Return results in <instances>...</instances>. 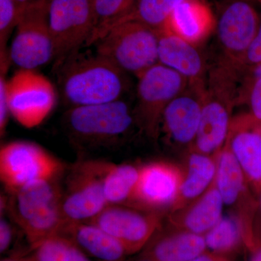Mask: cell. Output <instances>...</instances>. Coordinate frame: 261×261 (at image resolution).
Returning <instances> with one entry per match:
<instances>
[{
    "instance_id": "cell-29",
    "label": "cell",
    "mask_w": 261,
    "mask_h": 261,
    "mask_svg": "<svg viewBox=\"0 0 261 261\" xmlns=\"http://www.w3.org/2000/svg\"><path fill=\"white\" fill-rule=\"evenodd\" d=\"M25 7V6H24ZM24 7L14 0H0V45H1V69H6L7 61L10 58L6 53V42L13 29L16 28L20 13Z\"/></svg>"
},
{
    "instance_id": "cell-31",
    "label": "cell",
    "mask_w": 261,
    "mask_h": 261,
    "mask_svg": "<svg viewBox=\"0 0 261 261\" xmlns=\"http://www.w3.org/2000/svg\"><path fill=\"white\" fill-rule=\"evenodd\" d=\"M5 80L4 74L2 73L0 78V132L1 135L5 133V128L8 124V118L10 115L6 90H5Z\"/></svg>"
},
{
    "instance_id": "cell-19",
    "label": "cell",
    "mask_w": 261,
    "mask_h": 261,
    "mask_svg": "<svg viewBox=\"0 0 261 261\" xmlns=\"http://www.w3.org/2000/svg\"><path fill=\"white\" fill-rule=\"evenodd\" d=\"M216 20L203 0H185L172 12L163 30L194 45L203 42L216 29Z\"/></svg>"
},
{
    "instance_id": "cell-26",
    "label": "cell",
    "mask_w": 261,
    "mask_h": 261,
    "mask_svg": "<svg viewBox=\"0 0 261 261\" xmlns=\"http://www.w3.org/2000/svg\"><path fill=\"white\" fill-rule=\"evenodd\" d=\"M137 0H92L95 15V28L89 46L92 45L123 20Z\"/></svg>"
},
{
    "instance_id": "cell-9",
    "label": "cell",
    "mask_w": 261,
    "mask_h": 261,
    "mask_svg": "<svg viewBox=\"0 0 261 261\" xmlns=\"http://www.w3.org/2000/svg\"><path fill=\"white\" fill-rule=\"evenodd\" d=\"M106 162L75 164L62 188L61 205L67 223L89 222L108 205L103 188Z\"/></svg>"
},
{
    "instance_id": "cell-25",
    "label": "cell",
    "mask_w": 261,
    "mask_h": 261,
    "mask_svg": "<svg viewBox=\"0 0 261 261\" xmlns=\"http://www.w3.org/2000/svg\"><path fill=\"white\" fill-rule=\"evenodd\" d=\"M184 1L185 0H137L130 13L120 23L133 20L145 24L157 32H161L173 10Z\"/></svg>"
},
{
    "instance_id": "cell-2",
    "label": "cell",
    "mask_w": 261,
    "mask_h": 261,
    "mask_svg": "<svg viewBox=\"0 0 261 261\" xmlns=\"http://www.w3.org/2000/svg\"><path fill=\"white\" fill-rule=\"evenodd\" d=\"M58 180L32 182L12 195V215L32 250L60 234L66 224L62 210V188Z\"/></svg>"
},
{
    "instance_id": "cell-18",
    "label": "cell",
    "mask_w": 261,
    "mask_h": 261,
    "mask_svg": "<svg viewBox=\"0 0 261 261\" xmlns=\"http://www.w3.org/2000/svg\"><path fill=\"white\" fill-rule=\"evenodd\" d=\"M204 90L188 87L165 109L162 123L169 137L181 145L193 144L202 114Z\"/></svg>"
},
{
    "instance_id": "cell-36",
    "label": "cell",
    "mask_w": 261,
    "mask_h": 261,
    "mask_svg": "<svg viewBox=\"0 0 261 261\" xmlns=\"http://www.w3.org/2000/svg\"><path fill=\"white\" fill-rule=\"evenodd\" d=\"M252 69V77H253V82L257 79L261 77V63L257 66L254 67Z\"/></svg>"
},
{
    "instance_id": "cell-3",
    "label": "cell",
    "mask_w": 261,
    "mask_h": 261,
    "mask_svg": "<svg viewBox=\"0 0 261 261\" xmlns=\"http://www.w3.org/2000/svg\"><path fill=\"white\" fill-rule=\"evenodd\" d=\"M238 99L237 77L228 70L211 71L202 95V114L193 150L214 155L222 148L231 124V111Z\"/></svg>"
},
{
    "instance_id": "cell-37",
    "label": "cell",
    "mask_w": 261,
    "mask_h": 261,
    "mask_svg": "<svg viewBox=\"0 0 261 261\" xmlns=\"http://www.w3.org/2000/svg\"><path fill=\"white\" fill-rule=\"evenodd\" d=\"M14 1L20 6L24 7L34 3L36 0H14Z\"/></svg>"
},
{
    "instance_id": "cell-35",
    "label": "cell",
    "mask_w": 261,
    "mask_h": 261,
    "mask_svg": "<svg viewBox=\"0 0 261 261\" xmlns=\"http://www.w3.org/2000/svg\"><path fill=\"white\" fill-rule=\"evenodd\" d=\"M190 261H219V259L216 258L212 255H207V254L203 253L200 256L195 257Z\"/></svg>"
},
{
    "instance_id": "cell-22",
    "label": "cell",
    "mask_w": 261,
    "mask_h": 261,
    "mask_svg": "<svg viewBox=\"0 0 261 261\" xmlns=\"http://www.w3.org/2000/svg\"><path fill=\"white\" fill-rule=\"evenodd\" d=\"M206 247L204 235L181 230L156 238L143 257L152 261H190L205 253Z\"/></svg>"
},
{
    "instance_id": "cell-11",
    "label": "cell",
    "mask_w": 261,
    "mask_h": 261,
    "mask_svg": "<svg viewBox=\"0 0 261 261\" xmlns=\"http://www.w3.org/2000/svg\"><path fill=\"white\" fill-rule=\"evenodd\" d=\"M48 16L56 63L89 46L95 28L92 0H49Z\"/></svg>"
},
{
    "instance_id": "cell-12",
    "label": "cell",
    "mask_w": 261,
    "mask_h": 261,
    "mask_svg": "<svg viewBox=\"0 0 261 261\" xmlns=\"http://www.w3.org/2000/svg\"><path fill=\"white\" fill-rule=\"evenodd\" d=\"M161 214L126 205H108L91 224L118 240L128 255L140 251L159 231Z\"/></svg>"
},
{
    "instance_id": "cell-13",
    "label": "cell",
    "mask_w": 261,
    "mask_h": 261,
    "mask_svg": "<svg viewBox=\"0 0 261 261\" xmlns=\"http://www.w3.org/2000/svg\"><path fill=\"white\" fill-rule=\"evenodd\" d=\"M260 23L256 10L247 0H231L223 8L216 27L224 53L222 64L240 72V65Z\"/></svg>"
},
{
    "instance_id": "cell-17",
    "label": "cell",
    "mask_w": 261,
    "mask_h": 261,
    "mask_svg": "<svg viewBox=\"0 0 261 261\" xmlns=\"http://www.w3.org/2000/svg\"><path fill=\"white\" fill-rule=\"evenodd\" d=\"M159 61L183 75L192 88L205 89L206 66L195 45L166 30L159 32Z\"/></svg>"
},
{
    "instance_id": "cell-8",
    "label": "cell",
    "mask_w": 261,
    "mask_h": 261,
    "mask_svg": "<svg viewBox=\"0 0 261 261\" xmlns=\"http://www.w3.org/2000/svg\"><path fill=\"white\" fill-rule=\"evenodd\" d=\"M70 135L89 143H107L119 139L135 122L133 111L121 99L70 108L65 115Z\"/></svg>"
},
{
    "instance_id": "cell-23",
    "label": "cell",
    "mask_w": 261,
    "mask_h": 261,
    "mask_svg": "<svg viewBox=\"0 0 261 261\" xmlns=\"http://www.w3.org/2000/svg\"><path fill=\"white\" fill-rule=\"evenodd\" d=\"M216 173L214 155L192 152L187 161V171L184 173L179 193L173 204L171 213L190 205L200 197L210 187Z\"/></svg>"
},
{
    "instance_id": "cell-15",
    "label": "cell",
    "mask_w": 261,
    "mask_h": 261,
    "mask_svg": "<svg viewBox=\"0 0 261 261\" xmlns=\"http://www.w3.org/2000/svg\"><path fill=\"white\" fill-rule=\"evenodd\" d=\"M214 156L216 160L215 179L224 205L233 206L238 209V219L243 227L244 235L250 236L258 205L252 192L250 191L252 190L226 142Z\"/></svg>"
},
{
    "instance_id": "cell-21",
    "label": "cell",
    "mask_w": 261,
    "mask_h": 261,
    "mask_svg": "<svg viewBox=\"0 0 261 261\" xmlns=\"http://www.w3.org/2000/svg\"><path fill=\"white\" fill-rule=\"evenodd\" d=\"M61 234L99 261H124L128 255L118 240L91 223H67Z\"/></svg>"
},
{
    "instance_id": "cell-33",
    "label": "cell",
    "mask_w": 261,
    "mask_h": 261,
    "mask_svg": "<svg viewBox=\"0 0 261 261\" xmlns=\"http://www.w3.org/2000/svg\"><path fill=\"white\" fill-rule=\"evenodd\" d=\"M13 239V231L9 222L5 218L0 221V252L1 254L8 251Z\"/></svg>"
},
{
    "instance_id": "cell-1",
    "label": "cell",
    "mask_w": 261,
    "mask_h": 261,
    "mask_svg": "<svg viewBox=\"0 0 261 261\" xmlns=\"http://www.w3.org/2000/svg\"><path fill=\"white\" fill-rule=\"evenodd\" d=\"M56 63L60 93L70 108L118 100L128 89L126 73L97 53L76 51Z\"/></svg>"
},
{
    "instance_id": "cell-41",
    "label": "cell",
    "mask_w": 261,
    "mask_h": 261,
    "mask_svg": "<svg viewBox=\"0 0 261 261\" xmlns=\"http://www.w3.org/2000/svg\"><path fill=\"white\" fill-rule=\"evenodd\" d=\"M219 261H225L224 260H219Z\"/></svg>"
},
{
    "instance_id": "cell-24",
    "label": "cell",
    "mask_w": 261,
    "mask_h": 261,
    "mask_svg": "<svg viewBox=\"0 0 261 261\" xmlns=\"http://www.w3.org/2000/svg\"><path fill=\"white\" fill-rule=\"evenodd\" d=\"M140 168L106 162L103 188L108 205H127L139 177Z\"/></svg>"
},
{
    "instance_id": "cell-7",
    "label": "cell",
    "mask_w": 261,
    "mask_h": 261,
    "mask_svg": "<svg viewBox=\"0 0 261 261\" xmlns=\"http://www.w3.org/2000/svg\"><path fill=\"white\" fill-rule=\"evenodd\" d=\"M63 170L59 160L32 142L15 141L0 149V178L10 195L32 182L57 179Z\"/></svg>"
},
{
    "instance_id": "cell-5",
    "label": "cell",
    "mask_w": 261,
    "mask_h": 261,
    "mask_svg": "<svg viewBox=\"0 0 261 261\" xmlns=\"http://www.w3.org/2000/svg\"><path fill=\"white\" fill-rule=\"evenodd\" d=\"M135 121L147 136L156 138L165 109L189 87L185 77L158 63L138 76Z\"/></svg>"
},
{
    "instance_id": "cell-4",
    "label": "cell",
    "mask_w": 261,
    "mask_h": 261,
    "mask_svg": "<svg viewBox=\"0 0 261 261\" xmlns=\"http://www.w3.org/2000/svg\"><path fill=\"white\" fill-rule=\"evenodd\" d=\"M159 32L140 22L117 24L94 44L96 53L137 77L159 63Z\"/></svg>"
},
{
    "instance_id": "cell-10",
    "label": "cell",
    "mask_w": 261,
    "mask_h": 261,
    "mask_svg": "<svg viewBox=\"0 0 261 261\" xmlns=\"http://www.w3.org/2000/svg\"><path fill=\"white\" fill-rule=\"evenodd\" d=\"M5 90L10 116L25 128L39 126L56 106L54 86L35 70L15 72L5 82Z\"/></svg>"
},
{
    "instance_id": "cell-34",
    "label": "cell",
    "mask_w": 261,
    "mask_h": 261,
    "mask_svg": "<svg viewBox=\"0 0 261 261\" xmlns=\"http://www.w3.org/2000/svg\"><path fill=\"white\" fill-rule=\"evenodd\" d=\"M1 261H37L35 254L33 252L32 255H27V256L13 257L5 258Z\"/></svg>"
},
{
    "instance_id": "cell-30",
    "label": "cell",
    "mask_w": 261,
    "mask_h": 261,
    "mask_svg": "<svg viewBox=\"0 0 261 261\" xmlns=\"http://www.w3.org/2000/svg\"><path fill=\"white\" fill-rule=\"evenodd\" d=\"M261 63V34L257 33L250 47H248L243 62L240 65V70L245 68H254Z\"/></svg>"
},
{
    "instance_id": "cell-32",
    "label": "cell",
    "mask_w": 261,
    "mask_h": 261,
    "mask_svg": "<svg viewBox=\"0 0 261 261\" xmlns=\"http://www.w3.org/2000/svg\"><path fill=\"white\" fill-rule=\"evenodd\" d=\"M250 92L251 115L261 122V77L252 82Z\"/></svg>"
},
{
    "instance_id": "cell-28",
    "label": "cell",
    "mask_w": 261,
    "mask_h": 261,
    "mask_svg": "<svg viewBox=\"0 0 261 261\" xmlns=\"http://www.w3.org/2000/svg\"><path fill=\"white\" fill-rule=\"evenodd\" d=\"M243 235L238 219L223 216L214 227L204 235L206 247L214 252L230 251L236 247Z\"/></svg>"
},
{
    "instance_id": "cell-38",
    "label": "cell",
    "mask_w": 261,
    "mask_h": 261,
    "mask_svg": "<svg viewBox=\"0 0 261 261\" xmlns=\"http://www.w3.org/2000/svg\"><path fill=\"white\" fill-rule=\"evenodd\" d=\"M251 261H261V249L254 254Z\"/></svg>"
},
{
    "instance_id": "cell-27",
    "label": "cell",
    "mask_w": 261,
    "mask_h": 261,
    "mask_svg": "<svg viewBox=\"0 0 261 261\" xmlns=\"http://www.w3.org/2000/svg\"><path fill=\"white\" fill-rule=\"evenodd\" d=\"M32 251L37 261H92L89 255L63 234L47 239Z\"/></svg>"
},
{
    "instance_id": "cell-6",
    "label": "cell",
    "mask_w": 261,
    "mask_h": 261,
    "mask_svg": "<svg viewBox=\"0 0 261 261\" xmlns=\"http://www.w3.org/2000/svg\"><path fill=\"white\" fill-rule=\"evenodd\" d=\"M48 7L49 0H36L22 10L9 51L20 69L35 70L56 59Z\"/></svg>"
},
{
    "instance_id": "cell-16",
    "label": "cell",
    "mask_w": 261,
    "mask_h": 261,
    "mask_svg": "<svg viewBox=\"0 0 261 261\" xmlns=\"http://www.w3.org/2000/svg\"><path fill=\"white\" fill-rule=\"evenodd\" d=\"M226 142L252 192L261 195V122L251 114L232 118Z\"/></svg>"
},
{
    "instance_id": "cell-39",
    "label": "cell",
    "mask_w": 261,
    "mask_h": 261,
    "mask_svg": "<svg viewBox=\"0 0 261 261\" xmlns=\"http://www.w3.org/2000/svg\"><path fill=\"white\" fill-rule=\"evenodd\" d=\"M136 261H152V260H151L150 259L147 258V257H142V259H140V260H136Z\"/></svg>"
},
{
    "instance_id": "cell-20",
    "label": "cell",
    "mask_w": 261,
    "mask_h": 261,
    "mask_svg": "<svg viewBox=\"0 0 261 261\" xmlns=\"http://www.w3.org/2000/svg\"><path fill=\"white\" fill-rule=\"evenodd\" d=\"M224 205L214 178L200 197L186 207L171 213L169 221L184 231L205 235L223 217Z\"/></svg>"
},
{
    "instance_id": "cell-40",
    "label": "cell",
    "mask_w": 261,
    "mask_h": 261,
    "mask_svg": "<svg viewBox=\"0 0 261 261\" xmlns=\"http://www.w3.org/2000/svg\"><path fill=\"white\" fill-rule=\"evenodd\" d=\"M247 1H248V2L255 1V2H257V3H258L259 4L261 5V0H247Z\"/></svg>"
},
{
    "instance_id": "cell-14",
    "label": "cell",
    "mask_w": 261,
    "mask_h": 261,
    "mask_svg": "<svg viewBox=\"0 0 261 261\" xmlns=\"http://www.w3.org/2000/svg\"><path fill=\"white\" fill-rule=\"evenodd\" d=\"M184 173L175 165L153 162L140 168L139 177L126 205L161 214L171 210L179 193Z\"/></svg>"
}]
</instances>
